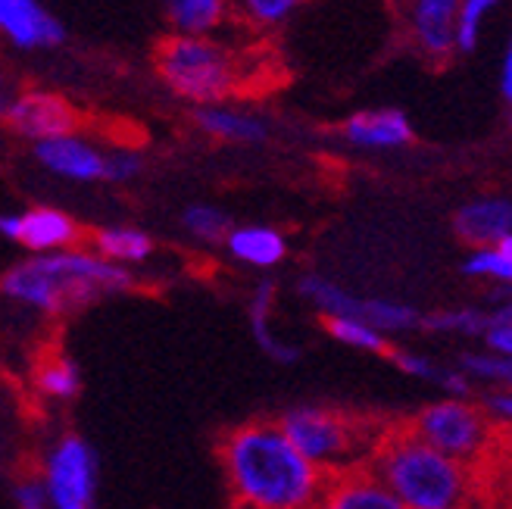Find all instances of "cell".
Here are the masks:
<instances>
[{
    "label": "cell",
    "instance_id": "obj_13",
    "mask_svg": "<svg viewBox=\"0 0 512 509\" xmlns=\"http://www.w3.org/2000/svg\"><path fill=\"white\" fill-rule=\"evenodd\" d=\"M0 35L19 50H54L66 41V25L41 0H0Z\"/></svg>",
    "mask_w": 512,
    "mask_h": 509
},
{
    "label": "cell",
    "instance_id": "obj_8",
    "mask_svg": "<svg viewBox=\"0 0 512 509\" xmlns=\"http://www.w3.org/2000/svg\"><path fill=\"white\" fill-rule=\"evenodd\" d=\"M409 431H413L416 438H422L428 447L453 456L459 463L475 460L491 441L488 413L466 397H441L422 406L413 425H409Z\"/></svg>",
    "mask_w": 512,
    "mask_h": 509
},
{
    "label": "cell",
    "instance_id": "obj_35",
    "mask_svg": "<svg viewBox=\"0 0 512 509\" xmlns=\"http://www.w3.org/2000/svg\"><path fill=\"white\" fill-rule=\"evenodd\" d=\"M497 247H500V250H503V253H506V257H509V260H512V232H509V235H506V238H503V241H500V244H497Z\"/></svg>",
    "mask_w": 512,
    "mask_h": 509
},
{
    "label": "cell",
    "instance_id": "obj_18",
    "mask_svg": "<svg viewBox=\"0 0 512 509\" xmlns=\"http://www.w3.org/2000/svg\"><path fill=\"white\" fill-rule=\"evenodd\" d=\"M316 509H403V503L363 466L331 475Z\"/></svg>",
    "mask_w": 512,
    "mask_h": 509
},
{
    "label": "cell",
    "instance_id": "obj_21",
    "mask_svg": "<svg viewBox=\"0 0 512 509\" xmlns=\"http://www.w3.org/2000/svg\"><path fill=\"white\" fill-rule=\"evenodd\" d=\"M91 250L97 257H104L107 263L132 269V266L147 263L153 257V250H157V244H153V238L138 225H104L91 235Z\"/></svg>",
    "mask_w": 512,
    "mask_h": 509
},
{
    "label": "cell",
    "instance_id": "obj_15",
    "mask_svg": "<svg viewBox=\"0 0 512 509\" xmlns=\"http://www.w3.org/2000/svg\"><path fill=\"white\" fill-rule=\"evenodd\" d=\"M275 310H278V285L272 278H260L247 300L250 335L256 347L263 350V356H269L275 366H294L303 350L288 335H281V328H275Z\"/></svg>",
    "mask_w": 512,
    "mask_h": 509
},
{
    "label": "cell",
    "instance_id": "obj_22",
    "mask_svg": "<svg viewBox=\"0 0 512 509\" xmlns=\"http://www.w3.org/2000/svg\"><path fill=\"white\" fill-rule=\"evenodd\" d=\"M32 388L47 403H72L82 394V372L66 353H47L32 372Z\"/></svg>",
    "mask_w": 512,
    "mask_h": 509
},
{
    "label": "cell",
    "instance_id": "obj_7",
    "mask_svg": "<svg viewBox=\"0 0 512 509\" xmlns=\"http://www.w3.org/2000/svg\"><path fill=\"white\" fill-rule=\"evenodd\" d=\"M300 297L310 303L319 316H350V319H363L375 325L384 335H406L422 328V313L416 307L388 297H360L347 291L344 285L331 282L328 275L319 272H306L297 282Z\"/></svg>",
    "mask_w": 512,
    "mask_h": 509
},
{
    "label": "cell",
    "instance_id": "obj_4",
    "mask_svg": "<svg viewBox=\"0 0 512 509\" xmlns=\"http://www.w3.org/2000/svg\"><path fill=\"white\" fill-rule=\"evenodd\" d=\"M157 79L191 107L222 104L238 94L244 69L238 50L219 35H166L153 50Z\"/></svg>",
    "mask_w": 512,
    "mask_h": 509
},
{
    "label": "cell",
    "instance_id": "obj_34",
    "mask_svg": "<svg viewBox=\"0 0 512 509\" xmlns=\"http://www.w3.org/2000/svg\"><path fill=\"white\" fill-rule=\"evenodd\" d=\"M500 91H503V97L512 104V35L506 41L503 60H500Z\"/></svg>",
    "mask_w": 512,
    "mask_h": 509
},
{
    "label": "cell",
    "instance_id": "obj_6",
    "mask_svg": "<svg viewBox=\"0 0 512 509\" xmlns=\"http://www.w3.org/2000/svg\"><path fill=\"white\" fill-rule=\"evenodd\" d=\"M38 478L50 509H97L100 463L91 441L79 431H63L44 447Z\"/></svg>",
    "mask_w": 512,
    "mask_h": 509
},
{
    "label": "cell",
    "instance_id": "obj_1",
    "mask_svg": "<svg viewBox=\"0 0 512 509\" xmlns=\"http://www.w3.org/2000/svg\"><path fill=\"white\" fill-rule=\"evenodd\" d=\"M219 466L235 509H316L328 481L288 441L278 419H250L225 431Z\"/></svg>",
    "mask_w": 512,
    "mask_h": 509
},
{
    "label": "cell",
    "instance_id": "obj_32",
    "mask_svg": "<svg viewBox=\"0 0 512 509\" xmlns=\"http://www.w3.org/2000/svg\"><path fill=\"white\" fill-rule=\"evenodd\" d=\"M481 341L488 344V350H494V353L512 356V316L494 322V325L488 328V335H484Z\"/></svg>",
    "mask_w": 512,
    "mask_h": 509
},
{
    "label": "cell",
    "instance_id": "obj_27",
    "mask_svg": "<svg viewBox=\"0 0 512 509\" xmlns=\"http://www.w3.org/2000/svg\"><path fill=\"white\" fill-rule=\"evenodd\" d=\"M497 7H500V0H459L456 29H453L456 54H475L481 32H484V22L494 16Z\"/></svg>",
    "mask_w": 512,
    "mask_h": 509
},
{
    "label": "cell",
    "instance_id": "obj_23",
    "mask_svg": "<svg viewBox=\"0 0 512 509\" xmlns=\"http://www.w3.org/2000/svg\"><path fill=\"white\" fill-rule=\"evenodd\" d=\"M491 325H494L491 307H456V310L422 316V328L450 338H484Z\"/></svg>",
    "mask_w": 512,
    "mask_h": 509
},
{
    "label": "cell",
    "instance_id": "obj_37",
    "mask_svg": "<svg viewBox=\"0 0 512 509\" xmlns=\"http://www.w3.org/2000/svg\"><path fill=\"white\" fill-rule=\"evenodd\" d=\"M509 122H512V116H509Z\"/></svg>",
    "mask_w": 512,
    "mask_h": 509
},
{
    "label": "cell",
    "instance_id": "obj_31",
    "mask_svg": "<svg viewBox=\"0 0 512 509\" xmlns=\"http://www.w3.org/2000/svg\"><path fill=\"white\" fill-rule=\"evenodd\" d=\"M10 500H13V509H50V500H47V491H44V485H41L38 472L19 475V478L13 481Z\"/></svg>",
    "mask_w": 512,
    "mask_h": 509
},
{
    "label": "cell",
    "instance_id": "obj_9",
    "mask_svg": "<svg viewBox=\"0 0 512 509\" xmlns=\"http://www.w3.org/2000/svg\"><path fill=\"white\" fill-rule=\"evenodd\" d=\"M0 122L25 141H47L79 129V110L57 91L29 88L0 104Z\"/></svg>",
    "mask_w": 512,
    "mask_h": 509
},
{
    "label": "cell",
    "instance_id": "obj_24",
    "mask_svg": "<svg viewBox=\"0 0 512 509\" xmlns=\"http://www.w3.org/2000/svg\"><path fill=\"white\" fill-rule=\"evenodd\" d=\"M322 325L331 341H338L350 350L360 353H391V338L378 332L375 325L363 319H350V316H322Z\"/></svg>",
    "mask_w": 512,
    "mask_h": 509
},
{
    "label": "cell",
    "instance_id": "obj_29",
    "mask_svg": "<svg viewBox=\"0 0 512 509\" xmlns=\"http://www.w3.org/2000/svg\"><path fill=\"white\" fill-rule=\"evenodd\" d=\"M463 272L472 278H481V282L512 288V260L500 247H475L463 263Z\"/></svg>",
    "mask_w": 512,
    "mask_h": 509
},
{
    "label": "cell",
    "instance_id": "obj_3",
    "mask_svg": "<svg viewBox=\"0 0 512 509\" xmlns=\"http://www.w3.org/2000/svg\"><path fill=\"white\" fill-rule=\"evenodd\" d=\"M366 469L403 509H463L469 497L466 463L428 447L409 428L381 435Z\"/></svg>",
    "mask_w": 512,
    "mask_h": 509
},
{
    "label": "cell",
    "instance_id": "obj_28",
    "mask_svg": "<svg viewBox=\"0 0 512 509\" xmlns=\"http://www.w3.org/2000/svg\"><path fill=\"white\" fill-rule=\"evenodd\" d=\"M306 0H232V16L247 22L250 29H278L285 25Z\"/></svg>",
    "mask_w": 512,
    "mask_h": 509
},
{
    "label": "cell",
    "instance_id": "obj_10",
    "mask_svg": "<svg viewBox=\"0 0 512 509\" xmlns=\"http://www.w3.org/2000/svg\"><path fill=\"white\" fill-rule=\"evenodd\" d=\"M0 235L29 253H57L82 244V225L66 210L29 207L16 213H0Z\"/></svg>",
    "mask_w": 512,
    "mask_h": 509
},
{
    "label": "cell",
    "instance_id": "obj_33",
    "mask_svg": "<svg viewBox=\"0 0 512 509\" xmlns=\"http://www.w3.org/2000/svg\"><path fill=\"white\" fill-rule=\"evenodd\" d=\"M484 406H488L491 419L512 425V391H491V397Z\"/></svg>",
    "mask_w": 512,
    "mask_h": 509
},
{
    "label": "cell",
    "instance_id": "obj_2",
    "mask_svg": "<svg viewBox=\"0 0 512 509\" xmlns=\"http://www.w3.org/2000/svg\"><path fill=\"white\" fill-rule=\"evenodd\" d=\"M135 288L132 269L107 263L91 247H69L57 253H29L22 263L0 275V294L16 307L44 319L82 313L94 303Z\"/></svg>",
    "mask_w": 512,
    "mask_h": 509
},
{
    "label": "cell",
    "instance_id": "obj_20",
    "mask_svg": "<svg viewBox=\"0 0 512 509\" xmlns=\"http://www.w3.org/2000/svg\"><path fill=\"white\" fill-rule=\"evenodd\" d=\"M175 35H216L232 19V0H160Z\"/></svg>",
    "mask_w": 512,
    "mask_h": 509
},
{
    "label": "cell",
    "instance_id": "obj_11",
    "mask_svg": "<svg viewBox=\"0 0 512 509\" xmlns=\"http://www.w3.org/2000/svg\"><path fill=\"white\" fill-rule=\"evenodd\" d=\"M32 157L44 172L63 178V182H75V185L104 182V172H107V154L94 141L82 138L79 132L32 144Z\"/></svg>",
    "mask_w": 512,
    "mask_h": 509
},
{
    "label": "cell",
    "instance_id": "obj_19",
    "mask_svg": "<svg viewBox=\"0 0 512 509\" xmlns=\"http://www.w3.org/2000/svg\"><path fill=\"white\" fill-rule=\"evenodd\" d=\"M512 232L509 197H475L456 213V235L472 247H497Z\"/></svg>",
    "mask_w": 512,
    "mask_h": 509
},
{
    "label": "cell",
    "instance_id": "obj_16",
    "mask_svg": "<svg viewBox=\"0 0 512 509\" xmlns=\"http://www.w3.org/2000/svg\"><path fill=\"white\" fill-rule=\"evenodd\" d=\"M222 247L228 250V257L235 263L256 269V272H269L278 269L288 260V238L281 228L275 225H232V232L222 241Z\"/></svg>",
    "mask_w": 512,
    "mask_h": 509
},
{
    "label": "cell",
    "instance_id": "obj_36",
    "mask_svg": "<svg viewBox=\"0 0 512 509\" xmlns=\"http://www.w3.org/2000/svg\"><path fill=\"white\" fill-rule=\"evenodd\" d=\"M4 100H7V75L0 72V104H4Z\"/></svg>",
    "mask_w": 512,
    "mask_h": 509
},
{
    "label": "cell",
    "instance_id": "obj_25",
    "mask_svg": "<svg viewBox=\"0 0 512 509\" xmlns=\"http://www.w3.org/2000/svg\"><path fill=\"white\" fill-rule=\"evenodd\" d=\"M459 369H463L472 385H488L494 391H512V356L494 353V350H469L459 356Z\"/></svg>",
    "mask_w": 512,
    "mask_h": 509
},
{
    "label": "cell",
    "instance_id": "obj_17",
    "mask_svg": "<svg viewBox=\"0 0 512 509\" xmlns=\"http://www.w3.org/2000/svg\"><path fill=\"white\" fill-rule=\"evenodd\" d=\"M194 122L203 135H210L222 144H244L256 147L266 144L272 135V125L266 116L250 113L232 104H210V107H194Z\"/></svg>",
    "mask_w": 512,
    "mask_h": 509
},
{
    "label": "cell",
    "instance_id": "obj_30",
    "mask_svg": "<svg viewBox=\"0 0 512 509\" xmlns=\"http://www.w3.org/2000/svg\"><path fill=\"white\" fill-rule=\"evenodd\" d=\"M144 172V157L132 147H119L113 154H107V172H104V182L110 185H128L141 178Z\"/></svg>",
    "mask_w": 512,
    "mask_h": 509
},
{
    "label": "cell",
    "instance_id": "obj_14",
    "mask_svg": "<svg viewBox=\"0 0 512 509\" xmlns=\"http://www.w3.org/2000/svg\"><path fill=\"white\" fill-rule=\"evenodd\" d=\"M341 138L366 154H388L413 144V122L403 110L381 107V110H360L344 119Z\"/></svg>",
    "mask_w": 512,
    "mask_h": 509
},
{
    "label": "cell",
    "instance_id": "obj_26",
    "mask_svg": "<svg viewBox=\"0 0 512 509\" xmlns=\"http://www.w3.org/2000/svg\"><path fill=\"white\" fill-rule=\"evenodd\" d=\"M182 228L188 232V238H194L197 244H222L232 232V216H228L222 207H213V203H191L182 213Z\"/></svg>",
    "mask_w": 512,
    "mask_h": 509
},
{
    "label": "cell",
    "instance_id": "obj_12",
    "mask_svg": "<svg viewBox=\"0 0 512 509\" xmlns=\"http://www.w3.org/2000/svg\"><path fill=\"white\" fill-rule=\"evenodd\" d=\"M456 10L459 0H403L406 32L422 57L444 63L450 54H456L453 44Z\"/></svg>",
    "mask_w": 512,
    "mask_h": 509
},
{
    "label": "cell",
    "instance_id": "obj_5",
    "mask_svg": "<svg viewBox=\"0 0 512 509\" xmlns=\"http://www.w3.org/2000/svg\"><path fill=\"white\" fill-rule=\"evenodd\" d=\"M278 425L288 441L328 478L363 469L378 444V438L369 435L363 422L319 403L291 406L278 416Z\"/></svg>",
    "mask_w": 512,
    "mask_h": 509
}]
</instances>
